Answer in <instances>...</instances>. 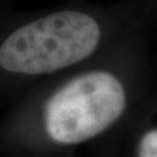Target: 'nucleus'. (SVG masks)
I'll list each match as a JSON object with an SVG mask.
<instances>
[{
  "mask_svg": "<svg viewBox=\"0 0 157 157\" xmlns=\"http://www.w3.org/2000/svg\"><path fill=\"white\" fill-rule=\"evenodd\" d=\"M144 70L124 48L56 75L0 115V157H70L117 128L137 106Z\"/></svg>",
  "mask_w": 157,
  "mask_h": 157,
  "instance_id": "nucleus-1",
  "label": "nucleus"
},
{
  "mask_svg": "<svg viewBox=\"0 0 157 157\" xmlns=\"http://www.w3.org/2000/svg\"><path fill=\"white\" fill-rule=\"evenodd\" d=\"M102 18L78 8L18 22L0 36V110L56 75L114 47Z\"/></svg>",
  "mask_w": 157,
  "mask_h": 157,
  "instance_id": "nucleus-2",
  "label": "nucleus"
},
{
  "mask_svg": "<svg viewBox=\"0 0 157 157\" xmlns=\"http://www.w3.org/2000/svg\"><path fill=\"white\" fill-rule=\"evenodd\" d=\"M85 157H157V122L141 119L139 106L102 139L84 149Z\"/></svg>",
  "mask_w": 157,
  "mask_h": 157,
  "instance_id": "nucleus-3",
  "label": "nucleus"
},
{
  "mask_svg": "<svg viewBox=\"0 0 157 157\" xmlns=\"http://www.w3.org/2000/svg\"><path fill=\"white\" fill-rule=\"evenodd\" d=\"M70 157H80V153H75V155H72V156H70Z\"/></svg>",
  "mask_w": 157,
  "mask_h": 157,
  "instance_id": "nucleus-4",
  "label": "nucleus"
}]
</instances>
